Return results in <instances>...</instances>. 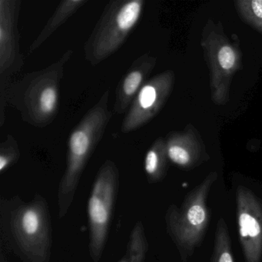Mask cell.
Wrapping results in <instances>:
<instances>
[{"instance_id":"obj_1","label":"cell","mask_w":262,"mask_h":262,"mask_svg":"<svg viewBox=\"0 0 262 262\" xmlns=\"http://www.w3.org/2000/svg\"><path fill=\"white\" fill-rule=\"evenodd\" d=\"M73 54L67 50L49 67L1 85V110L8 102L29 125L38 128L51 125L59 113L61 82Z\"/></svg>"},{"instance_id":"obj_2","label":"cell","mask_w":262,"mask_h":262,"mask_svg":"<svg viewBox=\"0 0 262 262\" xmlns=\"http://www.w3.org/2000/svg\"><path fill=\"white\" fill-rule=\"evenodd\" d=\"M108 99L110 91L107 90L70 133L67 142V168L58 191L60 219L68 212L84 169L111 120Z\"/></svg>"},{"instance_id":"obj_3","label":"cell","mask_w":262,"mask_h":262,"mask_svg":"<svg viewBox=\"0 0 262 262\" xmlns=\"http://www.w3.org/2000/svg\"><path fill=\"white\" fill-rule=\"evenodd\" d=\"M145 0H113L108 3L84 44V56L93 67L116 53L143 14Z\"/></svg>"},{"instance_id":"obj_4","label":"cell","mask_w":262,"mask_h":262,"mask_svg":"<svg viewBox=\"0 0 262 262\" xmlns=\"http://www.w3.org/2000/svg\"><path fill=\"white\" fill-rule=\"evenodd\" d=\"M10 233L15 248L25 262H49L52 226L47 201L36 194L31 202H19L10 210Z\"/></svg>"},{"instance_id":"obj_5","label":"cell","mask_w":262,"mask_h":262,"mask_svg":"<svg viewBox=\"0 0 262 262\" xmlns=\"http://www.w3.org/2000/svg\"><path fill=\"white\" fill-rule=\"evenodd\" d=\"M216 179V174H210L186 194L180 207L171 205L167 211V231L184 261L192 255L205 237L209 220L207 199Z\"/></svg>"},{"instance_id":"obj_6","label":"cell","mask_w":262,"mask_h":262,"mask_svg":"<svg viewBox=\"0 0 262 262\" xmlns=\"http://www.w3.org/2000/svg\"><path fill=\"white\" fill-rule=\"evenodd\" d=\"M119 185V171L113 161H105L99 168L89 199L90 253L93 261L102 257Z\"/></svg>"},{"instance_id":"obj_7","label":"cell","mask_w":262,"mask_h":262,"mask_svg":"<svg viewBox=\"0 0 262 262\" xmlns=\"http://www.w3.org/2000/svg\"><path fill=\"white\" fill-rule=\"evenodd\" d=\"M239 239L246 262L262 259V201L245 186L236 191Z\"/></svg>"},{"instance_id":"obj_8","label":"cell","mask_w":262,"mask_h":262,"mask_svg":"<svg viewBox=\"0 0 262 262\" xmlns=\"http://www.w3.org/2000/svg\"><path fill=\"white\" fill-rule=\"evenodd\" d=\"M20 0H0V76L1 85L22 70L24 56L20 52L19 16Z\"/></svg>"},{"instance_id":"obj_9","label":"cell","mask_w":262,"mask_h":262,"mask_svg":"<svg viewBox=\"0 0 262 262\" xmlns=\"http://www.w3.org/2000/svg\"><path fill=\"white\" fill-rule=\"evenodd\" d=\"M171 85V75L162 73L146 82L130 105L122 121L124 134L136 131L157 115L166 99Z\"/></svg>"},{"instance_id":"obj_10","label":"cell","mask_w":262,"mask_h":262,"mask_svg":"<svg viewBox=\"0 0 262 262\" xmlns=\"http://www.w3.org/2000/svg\"><path fill=\"white\" fill-rule=\"evenodd\" d=\"M156 62V59L147 53L133 61L116 89L113 108L115 113L121 115L127 113L135 98L146 83Z\"/></svg>"},{"instance_id":"obj_11","label":"cell","mask_w":262,"mask_h":262,"mask_svg":"<svg viewBox=\"0 0 262 262\" xmlns=\"http://www.w3.org/2000/svg\"><path fill=\"white\" fill-rule=\"evenodd\" d=\"M88 3L87 0H64L58 6L42 31L36 36L30 47V53L37 50L52 35L67 22L78 10Z\"/></svg>"},{"instance_id":"obj_12","label":"cell","mask_w":262,"mask_h":262,"mask_svg":"<svg viewBox=\"0 0 262 262\" xmlns=\"http://www.w3.org/2000/svg\"><path fill=\"white\" fill-rule=\"evenodd\" d=\"M166 145L162 139L155 141L146 152L144 162L145 174L149 183L163 179L166 171Z\"/></svg>"},{"instance_id":"obj_13","label":"cell","mask_w":262,"mask_h":262,"mask_svg":"<svg viewBox=\"0 0 262 262\" xmlns=\"http://www.w3.org/2000/svg\"><path fill=\"white\" fill-rule=\"evenodd\" d=\"M211 262H234L228 226L223 217L219 219L216 225Z\"/></svg>"},{"instance_id":"obj_14","label":"cell","mask_w":262,"mask_h":262,"mask_svg":"<svg viewBox=\"0 0 262 262\" xmlns=\"http://www.w3.org/2000/svg\"><path fill=\"white\" fill-rule=\"evenodd\" d=\"M148 251V242L142 222L135 225L128 241L127 252L129 262H144Z\"/></svg>"},{"instance_id":"obj_15","label":"cell","mask_w":262,"mask_h":262,"mask_svg":"<svg viewBox=\"0 0 262 262\" xmlns=\"http://www.w3.org/2000/svg\"><path fill=\"white\" fill-rule=\"evenodd\" d=\"M20 150L14 136L8 135L0 144V172L4 173L19 161Z\"/></svg>"},{"instance_id":"obj_16","label":"cell","mask_w":262,"mask_h":262,"mask_svg":"<svg viewBox=\"0 0 262 262\" xmlns=\"http://www.w3.org/2000/svg\"><path fill=\"white\" fill-rule=\"evenodd\" d=\"M167 156L173 163L179 166H188L191 163V155L189 151L179 145L174 139H171L166 145Z\"/></svg>"},{"instance_id":"obj_17","label":"cell","mask_w":262,"mask_h":262,"mask_svg":"<svg viewBox=\"0 0 262 262\" xmlns=\"http://www.w3.org/2000/svg\"><path fill=\"white\" fill-rule=\"evenodd\" d=\"M217 59L222 68L230 70L235 62V54L231 47H224L219 52Z\"/></svg>"},{"instance_id":"obj_18","label":"cell","mask_w":262,"mask_h":262,"mask_svg":"<svg viewBox=\"0 0 262 262\" xmlns=\"http://www.w3.org/2000/svg\"><path fill=\"white\" fill-rule=\"evenodd\" d=\"M253 13L257 18L262 19V0H254L251 2Z\"/></svg>"},{"instance_id":"obj_19","label":"cell","mask_w":262,"mask_h":262,"mask_svg":"<svg viewBox=\"0 0 262 262\" xmlns=\"http://www.w3.org/2000/svg\"><path fill=\"white\" fill-rule=\"evenodd\" d=\"M119 262H129V255H128V253L126 251V254H125L123 257H122V260Z\"/></svg>"},{"instance_id":"obj_20","label":"cell","mask_w":262,"mask_h":262,"mask_svg":"<svg viewBox=\"0 0 262 262\" xmlns=\"http://www.w3.org/2000/svg\"><path fill=\"white\" fill-rule=\"evenodd\" d=\"M1 262H6L5 257H4V254H1Z\"/></svg>"}]
</instances>
